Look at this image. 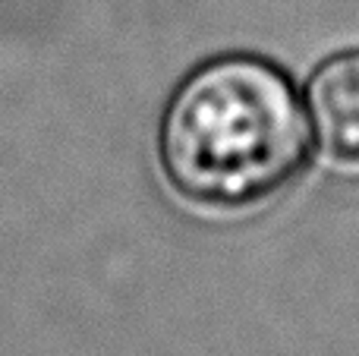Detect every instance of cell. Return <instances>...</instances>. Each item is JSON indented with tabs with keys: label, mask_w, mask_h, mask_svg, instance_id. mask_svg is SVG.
<instances>
[{
	"label": "cell",
	"mask_w": 359,
	"mask_h": 356,
	"mask_svg": "<svg viewBox=\"0 0 359 356\" xmlns=\"http://www.w3.org/2000/svg\"><path fill=\"white\" fill-rule=\"evenodd\" d=\"M312 130L293 79L259 54H221L174 88L158 126L168 180L183 199L240 212L287 189Z\"/></svg>",
	"instance_id": "6da1fadb"
},
{
	"label": "cell",
	"mask_w": 359,
	"mask_h": 356,
	"mask_svg": "<svg viewBox=\"0 0 359 356\" xmlns=\"http://www.w3.org/2000/svg\"><path fill=\"white\" fill-rule=\"evenodd\" d=\"M303 101L318 151L337 167H359V48L318 63Z\"/></svg>",
	"instance_id": "7a4b0ae2"
}]
</instances>
